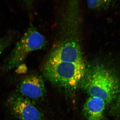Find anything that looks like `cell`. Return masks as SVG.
Returning <instances> with one entry per match:
<instances>
[{
    "label": "cell",
    "mask_w": 120,
    "mask_h": 120,
    "mask_svg": "<svg viewBox=\"0 0 120 120\" xmlns=\"http://www.w3.org/2000/svg\"><path fill=\"white\" fill-rule=\"evenodd\" d=\"M106 104L100 98L90 96L83 108V113L86 120H103Z\"/></svg>",
    "instance_id": "obj_7"
},
{
    "label": "cell",
    "mask_w": 120,
    "mask_h": 120,
    "mask_svg": "<svg viewBox=\"0 0 120 120\" xmlns=\"http://www.w3.org/2000/svg\"><path fill=\"white\" fill-rule=\"evenodd\" d=\"M45 61L84 62L80 46L73 41L66 42L59 45L50 53Z\"/></svg>",
    "instance_id": "obj_5"
},
{
    "label": "cell",
    "mask_w": 120,
    "mask_h": 120,
    "mask_svg": "<svg viewBox=\"0 0 120 120\" xmlns=\"http://www.w3.org/2000/svg\"><path fill=\"white\" fill-rule=\"evenodd\" d=\"M24 2H26V4L28 6H30L32 4V2L34 0H24Z\"/></svg>",
    "instance_id": "obj_11"
},
{
    "label": "cell",
    "mask_w": 120,
    "mask_h": 120,
    "mask_svg": "<svg viewBox=\"0 0 120 120\" xmlns=\"http://www.w3.org/2000/svg\"><path fill=\"white\" fill-rule=\"evenodd\" d=\"M112 0H87L88 7L93 9H101L107 8Z\"/></svg>",
    "instance_id": "obj_8"
},
{
    "label": "cell",
    "mask_w": 120,
    "mask_h": 120,
    "mask_svg": "<svg viewBox=\"0 0 120 120\" xmlns=\"http://www.w3.org/2000/svg\"><path fill=\"white\" fill-rule=\"evenodd\" d=\"M13 38L11 35H7L0 38V54L12 43Z\"/></svg>",
    "instance_id": "obj_9"
},
{
    "label": "cell",
    "mask_w": 120,
    "mask_h": 120,
    "mask_svg": "<svg viewBox=\"0 0 120 120\" xmlns=\"http://www.w3.org/2000/svg\"><path fill=\"white\" fill-rule=\"evenodd\" d=\"M11 112L20 120H45L42 113L30 99L15 95L9 99Z\"/></svg>",
    "instance_id": "obj_4"
},
{
    "label": "cell",
    "mask_w": 120,
    "mask_h": 120,
    "mask_svg": "<svg viewBox=\"0 0 120 120\" xmlns=\"http://www.w3.org/2000/svg\"><path fill=\"white\" fill-rule=\"evenodd\" d=\"M86 70L84 62L45 61L43 67L47 79L69 94L74 92L80 84Z\"/></svg>",
    "instance_id": "obj_2"
},
{
    "label": "cell",
    "mask_w": 120,
    "mask_h": 120,
    "mask_svg": "<svg viewBox=\"0 0 120 120\" xmlns=\"http://www.w3.org/2000/svg\"><path fill=\"white\" fill-rule=\"evenodd\" d=\"M17 90L23 97L32 99L42 98L45 94V88L42 77L36 74L29 75L20 82Z\"/></svg>",
    "instance_id": "obj_6"
},
{
    "label": "cell",
    "mask_w": 120,
    "mask_h": 120,
    "mask_svg": "<svg viewBox=\"0 0 120 120\" xmlns=\"http://www.w3.org/2000/svg\"><path fill=\"white\" fill-rule=\"evenodd\" d=\"M83 90L90 96L100 98L106 104L112 102L120 92V80L114 72L102 65L86 69L80 83Z\"/></svg>",
    "instance_id": "obj_1"
},
{
    "label": "cell",
    "mask_w": 120,
    "mask_h": 120,
    "mask_svg": "<svg viewBox=\"0 0 120 120\" xmlns=\"http://www.w3.org/2000/svg\"><path fill=\"white\" fill-rule=\"evenodd\" d=\"M116 99L111 110L113 115L118 117H120V95L117 97Z\"/></svg>",
    "instance_id": "obj_10"
},
{
    "label": "cell",
    "mask_w": 120,
    "mask_h": 120,
    "mask_svg": "<svg viewBox=\"0 0 120 120\" xmlns=\"http://www.w3.org/2000/svg\"><path fill=\"white\" fill-rule=\"evenodd\" d=\"M46 44L43 35L34 27L30 26L4 62L2 71L7 72L19 67L31 52L42 49Z\"/></svg>",
    "instance_id": "obj_3"
}]
</instances>
